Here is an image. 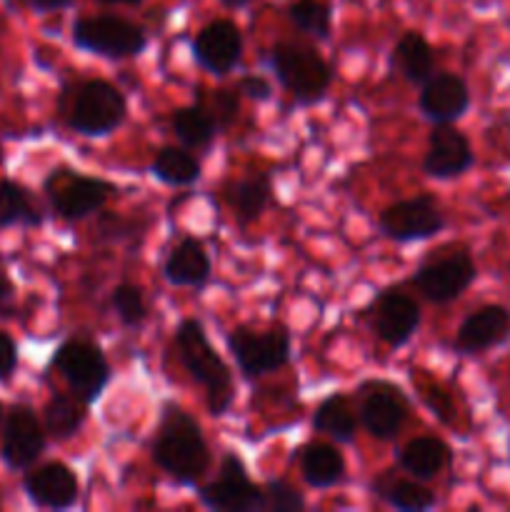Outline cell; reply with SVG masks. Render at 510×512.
Listing matches in <instances>:
<instances>
[{
  "label": "cell",
  "instance_id": "obj_35",
  "mask_svg": "<svg viewBox=\"0 0 510 512\" xmlns=\"http://www.w3.org/2000/svg\"><path fill=\"white\" fill-rule=\"evenodd\" d=\"M18 365V345L8 333L0 330V380H8Z\"/></svg>",
  "mask_w": 510,
  "mask_h": 512
},
{
  "label": "cell",
  "instance_id": "obj_13",
  "mask_svg": "<svg viewBox=\"0 0 510 512\" xmlns=\"http://www.w3.org/2000/svg\"><path fill=\"white\" fill-rule=\"evenodd\" d=\"M370 323L375 335L390 348H403L420 328V308L403 290H383L370 305Z\"/></svg>",
  "mask_w": 510,
  "mask_h": 512
},
{
  "label": "cell",
  "instance_id": "obj_32",
  "mask_svg": "<svg viewBox=\"0 0 510 512\" xmlns=\"http://www.w3.org/2000/svg\"><path fill=\"white\" fill-rule=\"evenodd\" d=\"M113 310L118 313L120 323L128 328H140L148 318V305H145L143 290L138 285L123 283L113 290Z\"/></svg>",
  "mask_w": 510,
  "mask_h": 512
},
{
  "label": "cell",
  "instance_id": "obj_40",
  "mask_svg": "<svg viewBox=\"0 0 510 512\" xmlns=\"http://www.w3.org/2000/svg\"><path fill=\"white\" fill-rule=\"evenodd\" d=\"M105 5H140L143 0H100Z\"/></svg>",
  "mask_w": 510,
  "mask_h": 512
},
{
  "label": "cell",
  "instance_id": "obj_37",
  "mask_svg": "<svg viewBox=\"0 0 510 512\" xmlns=\"http://www.w3.org/2000/svg\"><path fill=\"white\" fill-rule=\"evenodd\" d=\"M13 283L0 273V315H10V308H13Z\"/></svg>",
  "mask_w": 510,
  "mask_h": 512
},
{
  "label": "cell",
  "instance_id": "obj_16",
  "mask_svg": "<svg viewBox=\"0 0 510 512\" xmlns=\"http://www.w3.org/2000/svg\"><path fill=\"white\" fill-rule=\"evenodd\" d=\"M510 340V310L503 305H483L460 323L453 348L460 355H480Z\"/></svg>",
  "mask_w": 510,
  "mask_h": 512
},
{
  "label": "cell",
  "instance_id": "obj_41",
  "mask_svg": "<svg viewBox=\"0 0 510 512\" xmlns=\"http://www.w3.org/2000/svg\"><path fill=\"white\" fill-rule=\"evenodd\" d=\"M0 423H3V405H0Z\"/></svg>",
  "mask_w": 510,
  "mask_h": 512
},
{
  "label": "cell",
  "instance_id": "obj_12",
  "mask_svg": "<svg viewBox=\"0 0 510 512\" xmlns=\"http://www.w3.org/2000/svg\"><path fill=\"white\" fill-rule=\"evenodd\" d=\"M445 228V215L433 195L400 200L390 205L378 220V230L395 243H415L428 240Z\"/></svg>",
  "mask_w": 510,
  "mask_h": 512
},
{
  "label": "cell",
  "instance_id": "obj_25",
  "mask_svg": "<svg viewBox=\"0 0 510 512\" xmlns=\"http://www.w3.org/2000/svg\"><path fill=\"white\" fill-rule=\"evenodd\" d=\"M315 433H323L333 438L335 443H350L358 430V415H355L353 405L343 395H330L323 403L315 408L313 415Z\"/></svg>",
  "mask_w": 510,
  "mask_h": 512
},
{
  "label": "cell",
  "instance_id": "obj_5",
  "mask_svg": "<svg viewBox=\"0 0 510 512\" xmlns=\"http://www.w3.org/2000/svg\"><path fill=\"white\" fill-rule=\"evenodd\" d=\"M75 48L100 58H135L145 50L148 38L140 25L130 23L115 15H95V18H78L73 23Z\"/></svg>",
  "mask_w": 510,
  "mask_h": 512
},
{
  "label": "cell",
  "instance_id": "obj_20",
  "mask_svg": "<svg viewBox=\"0 0 510 512\" xmlns=\"http://www.w3.org/2000/svg\"><path fill=\"white\" fill-rule=\"evenodd\" d=\"M210 258L203 243L195 238H183L163 265V275L175 288H200L210 278Z\"/></svg>",
  "mask_w": 510,
  "mask_h": 512
},
{
  "label": "cell",
  "instance_id": "obj_23",
  "mask_svg": "<svg viewBox=\"0 0 510 512\" xmlns=\"http://www.w3.org/2000/svg\"><path fill=\"white\" fill-rule=\"evenodd\" d=\"M390 65H393L395 73H400L410 83H425L433 75V48H430V43L423 35L408 30L395 43L393 53H390Z\"/></svg>",
  "mask_w": 510,
  "mask_h": 512
},
{
  "label": "cell",
  "instance_id": "obj_26",
  "mask_svg": "<svg viewBox=\"0 0 510 512\" xmlns=\"http://www.w3.org/2000/svg\"><path fill=\"white\" fill-rule=\"evenodd\" d=\"M225 200L233 208L235 218L240 223H253L263 215V210L268 208L270 200V180L268 175H250V178L238 180V183H230L225 188Z\"/></svg>",
  "mask_w": 510,
  "mask_h": 512
},
{
  "label": "cell",
  "instance_id": "obj_10",
  "mask_svg": "<svg viewBox=\"0 0 510 512\" xmlns=\"http://www.w3.org/2000/svg\"><path fill=\"white\" fill-rule=\"evenodd\" d=\"M50 205L63 220H83L98 213L113 195V185L108 180L88 178V175L70 173V170H53L45 180Z\"/></svg>",
  "mask_w": 510,
  "mask_h": 512
},
{
  "label": "cell",
  "instance_id": "obj_39",
  "mask_svg": "<svg viewBox=\"0 0 510 512\" xmlns=\"http://www.w3.org/2000/svg\"><path fill=\"white\" fill-rule=\"evenodd\" d=\"M220 3H223L225 8H245L250 0H220Z\"/></svg>",
  "mask_w": 510,
  "mask_h": 512
},
{
  "label": "cell",
  "instance_id": "obj_7",
  "mask_svg": "<svg viewBox=\"0 0 510 512\" xmlns=\"http://www.w3.org/2000/svg\"><path fill=\"white\" fill-rule=\"evenodd\" d=\"M225 343L245 378L270 375L290 360V335L283 325H273L263 333L240 325L225 335Z\"/></svg>",
  "mask_w": 510,
  "mask_h": 512
},
{
  "label": "cell",
  "instance_id": "obj_36",
  "mask_svg": "<svg viewBox=\"0 0 510 512\" xmlns=\"http://www.w3.org/2000/svg\"><path fill=\"white\" fill-rule=\"evenodd\" d=\"M238 93L248 95V98L253 100H270L273 88H270L268 80L260 78V75H248V78H243L238 83Z\"/></svg>",
  "mask_w": 510,
  "mask_h": 512
},
{
  "label": "cell",
  "instance_id": "obj_34",
  "mask_svg": "<svg viewBox=\"0 0 510 512\" xmlns=\"http://www.w3.org/2000/svg\"><path fill=\"white\" fill-rule=\"evenodd\" d=\"M205 108V113L213 118L215 128L225 130L230 123L235 120V115H238V90H215L213 95H210L208 103H200Z\"/></svg>",
  "mask_w": 510,
  "mask_h": 512
},
{
  "label": "cell",
  "instance_id": "obj_28",
  "mask_svg": "<svg viewBox=\"0 0 510 512\" xmlns=\"http://www.w3.org/2000/svg\"><path fill=\"white\" fill-rule=\"evenodd\" d=\"M155 178L165 185H193L200 178V163L180 148H160L150 163Z\"/></svg>",
  "mask_w": 510,
  "mask_h": 512
},
{
  "label": "cell",
  "instance_id": "obj_38",
  "mask_svg": "<svg viewBox=\"0 0 510 512\" xmlns=\"http://www.w3.org/2000/svg\"><path fill=\"white\" fill-rule=\"evenodd\" d=\"M75 0H28V5L38 13H53V10H65L70 8Z\"/></svg>",
  "mask_w": 510,
  "mask_h": 512
},
{
  "label": "cell",
  "instance_id": "obj_17",
  "mask_svg": "<svg viewBox=\"0 0 510 512\" xmlns=\"http://www.w3.org/2000/svg\"><path fill=\"white\" fill-rule=\"evenodd\" d=\"M193 55L200 68L223 78L240 63L243 33L230 20H213L195 35Z\"/></svg>",
  "mask_w": 510,
  "mask_h": 512
},
{
  "label": "cell",
  "instance_id": "obj_19",
  "mask_svg": "<svg viewBox=\"0 0 510 512\" xmlns=\"http://www.w3.org/2000/svg\"><path fill=\"white\" fill-rule=\"evenodd\" d=\"M25 493L38 508L68 510L78 503V478L63 463H48L25 475Z\"/></svg>",
  "mask_w": 510,
  "mask_h": 512
},
{
  "label": "cell",
  "instance_id": "obj_14",
  "mask_svg": "<svg viewBox=\"0 0 510 512\" xmlns=\"http://www.w3.org/2000/svg\"><path fill=\"white\" fill-rule=\"evenodd\" d=\"M475 163L470 140L450 123H435L428 135V153L423 158L425 175L435 180H453L468 173Z\"/></svg>",
  "mask_w": 510,
  "mask_h": 512
},
{
  "label": "cell",
  "instance_id": "obj_15",
  "mask_svg": "<svg viewBox=\"0 0 510 512\" xmlns=\"http://www.w3.org/2000/svg\"><path fill=\"white\" fill-rule=\"evenodd\" d=\"M45 430L28 405H13L3 425V460L10 470H25L43 455Z\"/></svg>",
  "mask_w": 510,
  "mask_h": 512
},
{
  "label": "cell",
  "instance_id": "obj_21",
  "mask_svg": "<svg viewBox=\"0 0 510 512\" xmlns=\"http://www.w3.org/2000/svg\"><path fill=\"white\" fill-rule=\"evenodd\" d=\"M298 465L305 483L315 490L335 488L345 478V458L333 445H303L298 450Z\"/></svg>",
  "mask_w": 510,
  "mask_h": 512
},
{
  "label": "cell",
  "instance_id": "obj_22",
  "mask_svg": "<svg viewBox=\"0 0 510 512\" xmlns=\"http://www.w3.org/2000/svg\"><path fill=\"white\" fill-rule=\"evenodd\" d=\"M450 463V448L438 438H415L398 453V465L415 480H430Z\"/></svg>",
  "mask_w": 510,
  "mask_h": 512
},
{
  "label": "cell",
  "instance_id": "obj_31",
  "mask_svg": "<svg viewBox=\"0 0 510 512\" xmlns=\"http://www.w3.org/2000/svg\"><path fill=\"white\" fill-rule=\"evenodd\" d=\"M288 18L303 33L315 35L320 40L330 38L333 23H330V8L323 0H293L288 5Z\"/></svg>",
  "mask_w": 510,
  "mask_h": 512
},
{
  "label": "cell",
  "instance_id": "obj_1",
  "mask_svg": "<svg viewBox=\"0 0 510 512\" xmlns=\"http://www.w3.org/2000/svg\"><path fill=\"white\" fill-rule=\"evenodd\" d=\"M150 453L153 463L178 485H195L210 468V450L198 420L173 403L163 405Z\"/></svg>",
  "mask_w": 510,
  "mask_h": 512
},
{
  "label": "cell",
  "instance_id": "obj_24",
  "mask_svg": "<svg viewBox=\"0 0 510 512\" xmlns=\"http://www.w3.org/2000/svg\"><path fill=\"white\" fill-rule=\"evenodd\" d=\"M373 493L383 498L390 508L403 512H423L435 505V495L415 480H405L395 475V470L380 475L373 483Z\"/></svg>",
  "mask_w": 510,
  "mask_h": 512
},
{
  "label": "cell",
  "instance_id": "obj_27",
  "mask_svg": "<svg viewBox=\"0 0 510 512\" xmlns=\"http://www.w3.org/2000/svg\"><path fill=\"white\" fill-rule=\"evenodd\" d=\"M45 433L55 440H70L85 423V403L75 395H53L43 413Z\"/></svg>",
  "mask_w": 510,
  "mask_h": 512
},
{
  "label": "cell",
  "instance_id": "obj_42",
  "mask_svg": "<svg viewBox=\"0 0 510 512\" xmlns=\"http://www.w3.org/2000/svg\"><path fill=\"white\" fill-rule=\"evenodd\" d=\"M0 163H3V150H0Z\"/></svg>",
  "mask_w": 510,
  "mask_h": 512
},
{
  "label": "cell",
  "instance_id": "obj_8",
  "mask_svg": "<svg viewBox=\"0 0 510 512\" xmlns=\"http://www.w3.org/2000/svg\"><path fill=\"white\" fill-rule=\"evenodd\" d=\"M53 368L63 375L75 398L83 400L85 405H93L110 383L108 360L103 350L90 340L73 338L60 345L53 358Z\"/></svg>",
  "mask_w": 510,
  "mask_h": 512
},
{
  "label": "cell",
  "instance_id": "obj_33",
  "mask_svg": "<svg viewBox=\"0 0 510 512\" xmlns=\"http://www.w3.org/2000/svg\"><path fill=\"white\" fill-rule=\"evenodd\" d=\"M265 493V510L268 512H300L305 510V500L293 485L285 480H270L263 488Z\"/></svg>",
  "mask_w": 510,
  "mask_h": 512
},
{
  "label": "cell",
  "instance_id": "obj_11",
  "mask_svg": "<svg viewBox=\"0 0 510 512\" xmlns=\"http://www.w3.org/2000/svg\"><path fill=\"white\" fill-rule=\"evenodd\" d=\"M358 420L373 438L393 440L408 420V400L388 380H368L358 388Z\"/></svg>",
  "mask_w": 510,
  "mask_h": 512
},
{
  "label": "cell",
  "instance_id": "obj_30",
  "mask_svg": "<svg viewBox=\"0 0 510 512\" xmlns=\"http://www.w3.org/2000/svg\"><path fill=\"white\" fill-rule=\"evenodd\" d=\"M173 133L178 135V140H183L190 148H203L210 140L218 135L213 118L205 113L203 105H188V108H178L173 113Z\"/></svg>",
  "mask_w": 510,
  "mask_h": 512
},
{
  "label": "cell",
  "instance_id": "obj_3",
  "mask_svg": "<svg viewBox=\"0 0 510 512\" xmlns=\"http://www.w3.org/2000/svg\"><path fill=\"white\" fill-rule=\"evenodd\" d=\"M268 65L278 83L298 105H315L325 98L333 70L318 50L300 43H278L268 50Z\"/></svg>",
  "mask_w": 510,
  "mask_h": 512
},
{
  "label": "cell",
  "instance_id": "obj_18",
  "mask_svg": "<svg viewBox=\"0 0 510 512\" xmlns=\"http://www.w3.org/2000/svg\"><path fill=\"white\" fill-rule=\"evenodd\" d=\"M418 108L433 123H455L470 108L468 85L455 73L430 75L420 90Z\"/></svg>",
  "mask_w": 510,
  "mask_h": 512
},
{
  "label": "cell",
  "instance_id": "obj_4",
  "mask_svg": "<svg viewBox=\"0 0 510 512\" xmlns=\"http://www.w3.org/2000/svg\"><path fill=\"white\" fill-rule=\"evenodd\" d=\"M63 115L75 133L85 138H105L123 125L128 103L108 80H85L70 93Z\"/></svg>",
  "mask_w": 510,
  "mask_h": 512
},
{
  "label": "cell",
  "instance_id": "obj_9",
  "mask_svg": "<svg viewBox=\"0 0 510 512\" xmlns=\"http://www.w3.org/2000/svg\"><path fill=\"white\" fill-rule=\"evenodd\" d=\"M200 503L215 512H263V488L250 480L248 468L235 453H228L220 463V478L198 490Z\"/></svg>",
  "mask_w": 510,
  "mask_h": 512
},
{
  "label": "cell",
  "instance_id": "obj_6",
  "mask_svg": "<svg viewBox=\"0 0 510 512\" xmlns=\"http://www.w3.org/2000/svg\"><path fill=\"white\" fill-rule=\"evenodd\" d=\"M478 278L473 258L465 248L440 250V255L423 260L413 275V283L423 293L425 300L435 305H445L458 300Z\"/></svg>",
  "mask_w": 510,
  "mask_h": 512
},
{
  "label": "cell",
  "instance_id": "obj_29",
  "mask_svg": "<svg viewBox=\"0 0 510 512\" xmlns=\"http://www.w3.org/2000/svg\"><path fill=\"white\" fill-rule=\"evenodd\" d=\"M43 215L35 208L30 193L13 180H0V228L10 225H40Z\"/></svg>",
  "mask_w": 510,
  "mask_h": 512
},
{
  "label": "cell",
  "instance_id": "obj_2",
  "mask_svg": "<svg viewBox=\"0 0 510 512\" xmlns=\"http://www.w3.org/2000/svg\"><path fill=\"white\" fill-rule=\"evenodd\" d=\"M173 343L183 368L205 390L208 413L213 418H223L235 398L233 375H230V368L220 358V353H215V348L210 345L203 323L195 318H185L175 328Z\"/></svg>",
  "mask_w": 510,
  "mask_h": 512
}]
</instances>
